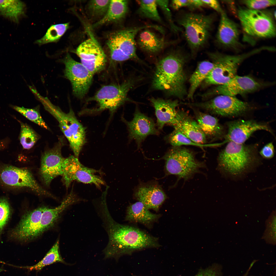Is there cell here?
<instances>
[{
    "label": "cell",
    "mask_w": 276,
    "mask_h": 276,
    "mask_svg": "<svg viewBox=\"0 0 276 276\" xmlns=\"http://www.w3.org/2000/svg\"><path fill=\"white\" fill-rule=\"evenodd\" d=\"M99 211L109 238L103 251L105 258L117 259L134 251L159 246L157 238L137 228L116 222L106 204L101 206Z\"/></svg>",
    "instance_id": "cell-1"
},
{
    "label": "cell",
    "mask_w": 276,
    "mask_h": 276,
    "mask_svg": "<svg viewBox=\"0 0 276 276\" xmlns=\"http://www.w3.org/2000/svg\"><path fill=\"white\" fill-rule=\"evenodd\" d=\"M186 59L181 50L177 49L159 60L154 75L153 88L180 99L184 98L187 94L184 69Z\"/></svg>",
    "instance_id": "cell-2"
},
{
    "label": "cell",
    "mask_w": 276,
    "mask_h": 276,
    "mask_svg": "<svg viewBox=\"0 0 276 276\" xmlns=\"http://www.w3.org/2000/svg\"><path fill=\"white\" fill-rule=\"evenodd\" d=\"M257 157L255 145L230 142L219 154L218 166L222 172L237 177L250 169Z\"/></svg>",
    "instance_id": "cell-3"
},
{
    "label": "cell",
    "mask_w": 276,
    "mask_h": 276,
    "mask_svg": "<svg viewBox=\"0 0 276 276\" xmlns=\"http://www.w3.org/2000/svg\"><path fill=\"white\" fill-rule=\"evenodd\" d=\"M39 100L45 109L57 121L61 131L68 140L75 156L78 158L86 142L85 129L72 110L66 113L53 105L47 98L39 95Z\"/></svg>",
    "instance_id": "cell-4"
},
{
    "label": "cell",
    "mask_w": 276,
    "mask_h": 276,
    "mask_svg": "<svg viewBox=\"0 0 276 276\" xmlns=\"http://www.w3.org/2000/svg\"><path fill=\"white\" fill-rule=\"evenodd\" d=\"M214 20L212 14L186 12L177 19L183 29L185 37L192 53L195 54L204 47L210 37Z\"/></svg>",
    "instance_id": "cell-5"
},
{
    "label": "cell",
    "mask_w": 276,
    "mask_h": 276,
    "mask_svg": "<svg viewBox=\"0 0 276 276\" xmlns=\"http://www.w3.org/2000/svg\"><path fill=\"white\" fill-rule=\"evenodd\" d=\"M259 49L236 55H225L217 52L208 53L214 65L203 82L204 86L221 85L236 75L238 68L246 59L260 52Z\"/></svg>",
    "instance_id": "cell-6"
},
{
    "label": "cell",
    "mask_w": 276,
    "mask_h": 276,
    "mask_svg": "<svg viewBox=\"0 0 276 276\" xmlns=\"http://www.w3.org/2000/svg\"><path fill=\"white\" fill-rule=\"evenodd\" d=\"M165 161V168L167 175H174L179 179L186 180L205 167L203 162L195 158L193 153L184 147H173L162 157Z\"/></svg>",
    "instance_id": "cell-7"
},
{
    "label": "cell",
    "mask_w": 276,
    "mask_h": 276,
    "mask_svg": "<svg viewBox=\"0 0 276 276\" xmlns=\"http://www.w3.org/2000/svg\"><path fill=\"white\" fill-rule=\"evenodd\" d=\"M153 25L131 27L114 31L108 37L106 44L111 60L120 62L129 59L139 60L136 52L135 38L140 30L153 28Z\"/></svg>",
    "instance_id": "cell-8"
},
{
    "label": "cell",
    "mask_w": 276,
    "mask_h": 276,
    "mask_svg": "<svg viewBox=\"0 0 276 276\" xmlns=\"http://www.w3.org/2000/svg\"><path fill=\"white\" fill-rule=\"evenodd\" d=\"M237 15L244 31L252 37L270 38L276 35V27L273 17L261 10L239 8Z\"/></svg>",
    "instance_id": "cell-9"
},
{
    "label": "cell",
    "mask_w": 276,
    "mask_h": 276,
    "mask_svg": "<svg viewBox=\"0 0 276 276\" xmlns=\"http://www.w3.org/2000/svg\"><path fill=\"white\" fill-rule=\"evenodd\" d=\"M188 105L224 117H234L241 116L252 108L248 102L242 101L235 96L222 95H218L204 102L189 103Z\"/></svg>",
    "instance_id": "cell-10"
},
{
    "label": "cell",
    "mask_w": 276,
    "mask_h": 276,
    "mask_svg": "<svg viewBox=\"0 0 276 276\" xmlns=\"http://www.w3.org/2000/svg\"><path fill=\"white\" fill-rule=\"evenodd\" d=\"M135 80L130 78L120 84L102 86L90 99L97 103L98 107L96 111L108 109L113 113L125 102L129 101L127 95L134 86Z\"/></svg>",
    "instance_id": "cell-11"
},
{
    "label": "cell",
    "mask_w": 276,
    "mask_h": 276,
    "mask_svg": "<svg viewBox=\"0 0 276 276\" xmlns=\"http://www.w3.org/2000/svg\"><path fill=\"white\" fill-rule=\"evenodd\" d=\"M98 172L83 165L78 158L72 155L65 159L62 176L66 188L75 180L85 184H93L100 188L101 185H105V182L100 176L96 175Z\"/></svg>",
    "instance_id": "cell-12"
},
{
    "label": "cell",
    "mask_w": 276,
    "mask_h": 276,
    "mask_svg": "<svg viewBox=\"0 0 276 276\" xmlns=\"http://www.w3.org/2000/svg\"><path fill=\"white\" fill-rule=\"evenodd\" d=\"M65 76L72 84L74 94L79 98L84 97L92 83L93 75L81 63L67 53L63 60Z\"/></svg>",
    "instance_id": "cell-13"
},
{
    "label": "cell",
    "mask_w": 276,
    "mask_h": 276,
    "mask_svg": "<svg viewBox=\"0 0 276 276\" xmlns=\"http://www.w3.org/2000/svg\"><path fill=\"white\" fill-rule=\"evenodd\" d=\"M90 37L82 43L76 53L81 63L93 75L103 69L107 57L98 42L91 34Z\"/></svg>",
    "instance_id": "cell-14"
},
{
    "label": "cell",
    "mask_w": 276,
    "mask_h": 276,
    "mask_svg": "<svg viewBox=\"0 0 276 276\" xmlns=\"http://www.w3.org/2000/svg\"><path fill=\"white\" fill-rule=\"evenodd\" d=\"M0 180L5 185L16 187H27L39 194L51 196L37 182L28 169L8 165L0 170Z\"/></svg>",
    "instance_id": "cell-15"
},
{
    "label": "cell",
    "mask_w": 276,
    "mask_h": 276,
    "mask_svg": "<svg viewBox=\"0 0 276 276\" xmlns=\"http://www.w3.org/2000/svg\"><path fill=\"white\" fill-rule=\"evenodd\" d=\"M63 139L60 138L55 145L43 153L41 158L40 173L44 183L49 186L52 180L63 172L65 159L61 153L64 145Z\"/></svg>",
    "instance_id": "cell-16"
},
{
    "label": "cell",
    "mask_w": 276,
    "mask_h": 276,
    "mask_svg": "<svg viewBox=\"0 0 276 276\" xmlns=\"http://www.w3.org/2000/svg\"><path fill=\"white\" fill-rule=\"evenodd\" d=\"M262 86V83L250 76L236 75L226 83L218 85L203 94L202 96L204 98L215 95L235 96L256 91Z\"/></svg>",
    "instance_id": "cell-17"
},
{
    "label": "cell",
    "mask_w": 276,
    "mask_h": 276,
    "mask_svg": "<svg viewBox=\"0 0 276 276\" xmlns=\"http://www.w3.org/2000/svg\"><path fill=\"white\" fill-rule=\"evenodd\" d=\"M228 131L225 136L223 144L230 142L239 144H244L255 132L264 130L272 134V130L266 123L252 120H237L229 122L227 124Z\"/></svg>",
    "instance_id": "cell-18"
},
{
    "label": "cell",
    "mask_w": 276,
    "mask_h": 276,
    "mask_svg": "<svg viewBox=\"0 0 276 276\" xmlns=\"http://www.w3.org/2000/svg\"><path fill=\"white\" fill-rule=\"evenodd\" d=\"M123 121L128 128L129 138L135 141L138 148L147 136L157 135L159 133L153 119L141 112L137 109L132 120L129 121L124 119Z\"/></svg>",
    "instance_id": "cell-19"
},
{
    "label": "cell",
    "mask_w": 276,
    "mask_h": 276,
    "mask_svg": "<svg viewBox=\"0 0 276 276\" xmlns=\"http://www.w3.org/2000/svg\"><path fill=\"white\" fill-rule=\"evenodd\" d=\"M46 207H39L24 214L18 225L12 233V237L20 241H26L39 236L40 219Z\"/></svg>",
    "instance_id": "cell-20"
},
{
    "label": "cell",
    "mask_w": 276,
    "mask_h": 276,
    "mask_svg": "<svg viewBox=\"0 0 276 276\" xmlns=\"http://www.w3.org/2000/svg\"><path fill=\"white\" fill-rule=\"evenodd\" d=\"M134 198L149 209L157 211L167 198L161 186L156 182L140 184L134 192Z\"/></svg>",
    "instance_id": "cell-21"
},
{
    "label": "cell",
    "mask_w": 276,
    "mask_h": 276,
    "mask_svg": "<svg viewBox=\"0 0 276 276\" xmlns=\"http://www.w3.org/2000/svg\"><path fill=\"white\" fill-rule=\"evenodd\" d=\"M150 100L155 109L158 129L162 130L166 124L173 127L179 116L178 111L176 109L179 105L178 101L154 98Z\"/></svg>",
    "instance_id": "cell-22"
},
{
    "label": "cell",
    "mask_w": 276,
    "mask_h": 276,
    "mask_svg": "<svg viewBox=\"0 0 276 276\" xmlns=\"http://www.w3.org/2000/svg\"><path fill=\"white\" fill-rule=\"evenodd\" d=\"M216 34L217 42L225 48L235 49L240 45L239 32L237 25L223 10Z\"/></svg>",
    "instance_id": "cell-23"
},
{
    "label": "cell",
    "mask_w": 276,
    "mask_h": 276,
    "mask_svg": "<svg viewBox=\"0 0 276 276\" xmlns=\"http://www.w3.org/2000/svg\"><path fill=\"white\" fill-rule=\"evenodd\" d=\"M179 116L173 126L195 143L205 144L206 136L200 129L196 121L192 119L186 112L178 111Z\"/></svg>",
    "instance_id": "cell-24"
},
{
    "label": "cell",
    "mask_w": 276,
    "mask_h": 276,
    "mask_svg": "<svg viewBox=\"0 0 276 276\" xmlns=\"http://www.w3.org/2000/svg\"><path fill=\"white\" fill-rule=\"evenodd\" d=\"M80 201L72 191L63 199L61 204L54 208L46 207L40 219L38 230L39 235L50 227L62 213L69 206Z\"/></svg>",
    "instance_id": "cell-25"
},
{
    "label": "cell",
    "mask_w": 276,
    "mask_h": 276,
    "mask_svg": "<svg viewBox=\"0 0 276 276\" xmlns=\"http://www.w3.org/2000/svg\"><path fill=\"white\" fill-rule=\"evenodd\" d=\"M195 112L196 121L206 137L213 139L218 138L223 135V127L217 118L200 111Z\"/></svg>",
    "instance_id": "cell-26"
},
{
    "label": "cell",
    "mask_w": 276,
    "mask_h": 276,
    "mask_svg": "<svg viewBox=\"0 0 276 276\" xmlns=\"http://www.w3.org/2000/svg\"><path fill=\"white\" fill-rule=\"evenodd\" d=\"M142 203L138 201L127 208L125 220L130 222L148 225L157 220L159 214L151 212Z\"/></svg>",
    "instance_id": "cell-27"
},
{
    "label": "cell",
    "mask_w": 276,
    "mask_h": 276,
    "mask_svg": "<svg viewBox=\"0 0 276 276\" xmlns=\"http://www.w3.org/2000/svg\"><path fill=\"white\" fill-rule=\"evenodd\" d=\"M128 2L125 0H111L106 14L92 26L95 28L103 25L119 22L124 18L128 11Z\"/></svg>",
    "instance_id": "cell-28"
},
{
    "label": "cell",
    "mask_w": 276,
    "mask_h": 276,
    "mask_svg": "<svg viewBox=\"0 0 276 276\" xmlns=\"http://www.w3.org/2000/svg\"><path fill=\"white\" fill-rule=\"evenodd\" d=\"M137 43L143 50L153 53L161 51L167 43L163 37H159L154 32L147 29L140 33Z\"/></svg>",
    "instance_id": "cell-29"
},
{
    "label": "cell",
    "mask_w": 276,
    "mask_h": 276,
    "mask_svg": "<svg viewBox=\"0 0 276 276\" xmlns=\"http://www.w3.org/2000/svg\"><path fill=\"white\" fill-rule=\"evenodd\" d=\"M214 65L212 62L208 61L199 63L189 79L190 86L187 94L188 98L193 99L196 90L205 79Z\"/></svg>",
    "instance_id": "cell-30"
},
{
    "label": "cell",
    "mask_w": 276,
    "mask_h": 276,
    "mask_svg": "<svg viewBox=\"0 0 276 276\" xmlns=\"http://www.w3.org/2000/svg\"><path fill=\"white\" fill-rule=\"evenodd\" d=\"M25 5L20 0H0V15L16 23L24 14Z\"/></svg>",
    "instance_id": "cell-31"
},
{
    "label": "cell",
    "mask_w": 276,
    "mask_h": 276,
    "mask_svg": "<svg viewBox=\"0 0 276 276\" xmlns=\"http://www.w3.org/2000/svg\"><path fill=\"white\" fill-rule=\"evenodd\" d=\"M59 241L58 240L44 258L34 265L31 266L21 267V268L26 269L30 271H37L41 270L44 267L53 263L59 262L66 264L65 261L61 257L59 251Z\"/></svg>",
    "instance_id": "cell-32"
},
{
    "label": "cell",
    "mask_w": 276,
    "mask_h": 276,
    "mask_svg": "<svg viewBox=\"0 0 276 276\" xmlns=\"http://www.w3.org/2000/svg\"><path fill=\"white\" fill-rule=\"evenodd\" d=\"M165 139L173 147H180L183 145H189L200 147L217 146V143L199 144L191 140L178 130L174 129L170 133L165 137Z\"/></svg>",
    "instance_id": "cell-33"
},
{
    "label": "cell",
    "mask_w": 276,
    "mask_h": 276,
    "mask_svg": "<svg viewBox=\"0 0 276 276\" xmlns=\"http://www.w3.org/2000/svg\"><path fill=\"white\" fill-rule=\"evenodd\" d=\"M137 1L139 5L137 13L140 16L158 22H162L157 10L156 0H139Z\"/></svg>",
    "instance_id": "cell-34"
},
{
    "label": "cell",
    "mask_w": 276,
    "mask_h": 276,
    "mask_svg": "<svg viewBox=\"0 0 276 276\" xmlns=\"http://www.w3.org/2000/svg\"><path fill=\"white\" fill-rule=\"evenodd\" d=\"M69 27V23L58 24L51 26L44 36L36 43L39 45L57 41Z\"/></svg>",
    "instance_id": "cell-35"
},
{
    "label": "cell",
    "mask_w": 276,
    "mask_h": 276,
    "mask_svg": "<svg viewBox=\"0 0 276 276\" xmlns=\"http://www.w3.org/2000/svg\"><path fill=\"white\" fill-rule=\"evenodd\" d=\"M21 129L19 137L20 143L23 148L28 150L32 148L39 139L35 131L26 123L20 122Z\"/></svg>",
    "instance_id": "cell-36"
},
{
    "label": "cell",
    "mask_w": 276,
    "mask_h": 276,
    "mask_svg": "<svg viewBox=\"0 0 276 276\" xmlns=\"http://www.w3.org/2000/svg\"><path fill=\"white\" fill-rule=\"evenodd\" d=\"M110 1L109 0L89 1L86 7V10L88 15L91 18L101 17L102 18L106 14Z\"/></svg>",
    "instance_id": "cell-37"
},
{
    "label": "cell",
    "mask_w": 276,
    "mask_h": 276,
    "mask_svg": "<svg viewBox=\"0 0 276 276\" xmlns=\"http://www.w3.org/2000/svg\"><path fill=\"white\" fill-rule=\"evenodd\" d=\"M11 107L30 121L45 129L49 130L48 126L37 110L15 106L12 105Z\"/></svg>",
    "instance_id": "cell-38"
},
{
    "label": "cell",
    "mask_w": 276,
    "mask_h": 276,
    "mask_svg": "<svg viewBox=\"0 0 276 276\" xmlns=\"http://www.w3.org/2000/svg\"><path fill=\"white\" fill-rule=\"evenodd\" d=\"M158 6H159L163 11L172 31L176 33L183 31L181 28L177 26L174 22L172 14L169 8V2L168 0H156Z\"/></svg>",
    "instance_id": "cell-39"
},
{
    "label": "cell",
    "mask_w": 276,
    "mask_h": 276,
    "mask_svg": "<svg viewBox=\"0 0 276 276\" xmlns=\"http://www.w3.org/2000/svg\"><path fill=\"white\" fill-rule=\"evenodd\" d=\"M241 2L248 8L259 10L274 6L276 3L275 0H245Z\"/></svg>",
    "instance_id": "cell-40"
},
{
    "label": "cell",
    "mask_w": 276,
    "mask_h": 276,
    "mask_svg": "<svg viewBox=\"0 0 276 276\" xmlns=\"http://www.w3.org/2000/svg\"><path fill=\"white\" fill-rule=\"evenodd\" d=\"M10 215V208L6 199H0V233L7 223Z\"/></svg>",
    "instance_id": "cell-41"
},
{
    "label": "cell",
    "mask_w": 276,
    "mask_h": 276,
    "mask_svg": "<svg viewBox=\"0 0 276 276\" xmlns=\"http://www.w3.org/2000/svg\"><path fill=\"white\" fill-rule=\"evenodd\" d=\"M260 154L265 158L270 159L272 158L274 154V147L272 143L270 142L264 146L260 150Z\"/></svg>",
    "instance_id": "cell-42"
},
{
    "label": "cell",
    "mask_w": 276,
    "mask_h": 276,
    "mask_svg": "<svg viewBox=\"0 0 276 276\" xmlns=\"http://www.w3.org/2000/svg\"><path fill=\"white\" fill-rule=\"evenodd\" d=\"M195 276H221L218 268L214 266L204 270H202Z\"/></svg>",
    "instance_id": "cell-43"
},
{
    "label": "cell",
    "mask_w": 276,
    "mask_h": 276,
    "mask_svg": "<svg viewBox=\"0 0 276 276\" xmlns=\"http://www.w3.org/2000/svg\"><path fill=\"white\" fill-rule=\"evenodd\" d=\"M191 4V0H174L171 1L170 5L173 9L177 10L184 7L190 9Z\"/></svg>",
    "instance_id": "cell-44"
},
{
    "label": "cell",
    "mask_w": 276,
    "mask_h": 276,
    "mask_svg": "<svg viewBox=\"0 0 276 276\" xmlns=\"http://www.w3.org/2000/svg\"><path fill=\"white\" fill-rule=\"evenodd\" d=\"M202 1L205 5H208L220 14L223 11L219 2L215 0H202Z\"/></svg>",
    "instance_id": "cell-45"
},
{
    "label": "cell",
    "mask_w": 276,
    "mask_h": 276,
    "mask_svg": "<svg viewBox=\"0 0 276 276\" xmlns=\"http://www.w3.org/2000/svg\"><path fill=\"white\" fill-rule=\"evenodd\" d=\"M6 143L4 141L0 140V150L4 148L5 145Z\"/></svg>",
    "instance_id": "cell-46"
},
{
    "label": "cell",
    "mask_w": 276,
    "mask_h": 276,
    "mask_svg": "<svg viewBox=\"0 0 276 276\" xmlns=\"http://www.w3.org/2000/svg\"><path fill=\"white\" fill-rule=\"evenodd\" d=\"M248 274V272H247L243 276H247Z\"/></svg>",
    "instance_id": "cell-47"
},
{
    "label": "cell",
    "mask_w": 276,
    "mask_h": 276,
    "mask_svg": "<svg viewBox=\"0 0 276 276\" xmlns=\"http://www.w3.org/2000/svg\"><path fill=\"white\" fill-rule=\"evenodd\" d=\"M4 270L2 268H1L0 269V272Z\"/></svg>",
    "instance_id": "cell-48"
},
{
    "label": "cell",
    "mask_w": 276,
    "mask_h": 276,
    "mask_svg": "<svg viewBox=\"0 0 276 276\" xmlns=\"http://www.w3.org/2000/svg\"></svg>",
    "instance_id": "cell-49"
}]
</instances>
